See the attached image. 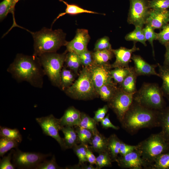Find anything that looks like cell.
<instances>
[{
  "instance_id": "cell-16",
  "label": "cell",
  "mask_w": 169,
  "mask_h": 169,
  "mask_svg": "<svg viewBox=\"0 0 169 169\" xmlns=\"http://www.w3.org/2000/svg\"><path fill=\"white\" fill-rule=\"evenodd\" d=\"M169 22L168 9L150 10L146 24L154 29H162Z\"/></svg>"
},
{
  "instance_id": "cell-50",
  "label": "cell",
  "mask_w": 169,
  "mask_h": 169,
  "mask_svg": "<svg viewBox=\"0 0 169 169\" xmlns=\"http://www.w3.org/2000/svg\"><path fill=\"white\" fill-rule=\"evenodd\" d=\"M92 151L89 147L87 152L86 159L87 161L90 163V164L93 165L96 164V157Z\"/></svg>"
},
{
  "instance_id": "cell-26",
  "label": "cell",
  "mask_w": 169,
  "mask_h": 169,
  "mask_svg": "<svg viewBox=\"0 0 169 169\" xmlns=\"http://www.w3.org/2000/svg\"><path fill=\"white\" fill-rule=\"evenodd\" d=\"M75 74L74 72L65 66L63 67L61 74L59 88L63 90L70 86L74 82Z\"/></svg>"
},
{
  "instance_id": "cell-51",
  "label": "cell",
  "mask_w": 169,
  "mask_h": 169,
  "mask_svg": "<svg viewBox=\"0 0 169 169\" xmlns=\"http://www.w3.org/2000/svg\"><path fill=\"white\" fill-rule=\"evenodd\" d=\"M69 168L77 169H96V167H94L92 165L90 164L89 165H87L85 163L80 166L77 164L72 166H69Z\"/></svg>"
},
{
  "instance_id": "cell-25",
  "label": "cell",
  "mask_w": 169,
  "mask_h": 169,
  "mask_svg": "<svg viewBox=\"0 0 169 169\" xmlns=\"http://www.w3.org/2000/svg\"><path fill=\"white\" fill-rule=\"evenodd\" d=\"M121 142L115 134L108 138L107 151L113 162L116 161L118 157Z\"/></svg>"
},
{
  "instance_id": "cell-12",
  "label": "cell",
  "mask_w": 169,
  "mask_h": 169,
  "mask_svg": "<svg viewBox=\"0 0 169 169\" xmlns=\"http://www.w3.org/2000/svg\"><path fill=\"white\" fill-rule=\"evenodd\" d=\"M89 68L96 91L105 84L113 82L110 73L111 64L109 63L102 64H94Z\"/></svg>"
},
{
  "instance_id": "cell-40",
  "label": "cell",
  "mask_w": 169,
  "mask_h": 169,
  "mask_svg": "<svg viewBox=\"0 0 169 169\" xmlns=\"http://www.w3.org/2000/svg\"><path fill=\"white\" fill-rule=\"evenodd\" d=\"M57 164L55 156L49 160L46 159L38 165L34 169H64Z\"/></svg>"
},
{
  "instance_id": "cell-38",
  "label": "cell",
  "mask_w": 169,
  "mask_h": 169,
  "mask_svg": "<svg viewBox=\"0 0 169 169\" xmlns=\"http://www.w3.org/2000/svg\"><path fill=\"white\" fill-rule=\"evenodd\" d=\"M89 147L88 145L80 143L79 145H76L72 148L74 153L79 159L78 165H81L87 161L86 154Z\"/></svg>"
},
{
  "instance_id": "cell-23",
  "label": "cell",
  "mask_w": 169,
  "mask_h": 169,
  "mask_svg": "<svg viewBox=\"0 0 169 169\" xmlns=\"http://www.w3.org/2000/svg\"><path fill=\"white\" fill-rule=\"evenodd\" d=\"M115 82L106 84L102 86L97 92L100 98L103 101L108 102L114 96L119 87Z\"/></svg>"
},
{
  "instance_id": "cell-8",
  "label": "cell",
  "mask_w": 169,
  "mask_h": 169,
  "mask_svg": "<svg viewBox=\"0 0 169 169\" xmlns=\"http://www.w3.org/2000/svg\"><path fill=\"white\" fill-rule=\"evenodd\" d=\"M51 156L50 154L23 151L18 148L13 150L12 162L15 167L19 169H34L39 163Z\"/></svg>"
},
{
  "instance_id": "cell-9",
  "label": "cell",
  "mask_w": 169,
  "mask_h": 169,
  "mask_svg": "<svg viewBox=\"0 0 169 169\" xmlns=\"http://www.w3.org/2000/svg\"><path fill=\"white\" fill-rule=\"evenodd\" d=\"M135 94L127 93L119 87L114 96L107 102L109 108L113 111L120 122L132 104Z\"/></svg>"
},
{
  "instance_id": "cell-7",
  "label": "cell",
  "mask_w": 169,
  "mask_h": 169,
  "mask_svg": "<svg viewBox=\"0 0 169 169\" xmlns=\"http://www.w3.org/2000/svg\"><path fill=\"white\" fill-rule=\"evenodd\" d=\"M66 53L59 54L56 52L46 53L39 56L40 61L46 75L52 84L59 88L61 74L64 66Z\"/></svg>"
},
{
  "instance_id": "cell-28",
  "label": "cell",
  "mask_w": 169,
  "mask_h": 169,
  "mask_svg": "<svg viewBox=\"0 0 169 169\" xmlns=\"http://www.w3.org/2000/svg\"><path fill=\"white\" fill-rule=\"evenodd\" d=\"M114 55L113 49L95 51L93 53L94 64H102L108 63Z\"/></svg>"
},
{
  "instance_id": "cell-24",
  "label": "cell",
  "mask_w": 169,
  "mask_h": 169,
  "mask_svg": "<svg viewBox=\"0 0 169 169\" xmlns=\"http://www.w3.org/2000/svg\"><path fill=\"white\" fill-rule=\"evenodd\" d=\"M161 132L166 141L169 143V107L164 108L159 111Z\"/></svg>"
},
{
  "instance_id": "cell-36",
  "label": "cell",
  "mask_w": 169,
  "mask_h": 169,
  "mask_svg": "<svg viewBox=\"0 0 169 169\" xmlns=\"http://www.w3.org/2000/svg\"><path fill=\"white\" fill-rule=\"evenodd\" d=\"M130 67L116 68L111 70L112 78L116 84H120L130 73Z\"/></svg>"
},
{
  "instance_id": "cell-43",
  "label": "cell",
  "mask_w": 169,
  "mask_h": 169,
  "mask_svg": "<svg viewBox=\"0 0 169 169\" xmlns=\"http://www.w3.org/2000/svg\"><path fill=\"white\" fill-rule=\"evenodd\" d=\"M105 49H113L110 42V39L106 36L99 39L95 43L94 48V51Z\"/></svg>"
},
{
  "instance_id": "cell-18",
  "label": "cell",
  "mask_w": 169,
  "mask_h": 169,
  "mask_svg": "<svg viewBox=\"0 0 169 169\" xmlns=\"http://www.w3.org/2000/svg\"><path fill=\"white\" fill-rule=\"evenodd\" d=\"M80 114L81 112L74 107H69L59 119L61 126H78L80 121Z\"/></svg>"
},
{
  "instance_id": "cell-32",
  "label": "cell",
  "mask_w": 169,
  "mask_h": 169,
  "mask_svg": "<svg viewBox=\"0 0 169 169\" xmlns=\"http://www.w3.org/2000/svg\"><path fill=\"white\" fill-rule=\"evenodd\" d=\"M97 123L93 118L84 112H81L80 121L78 126L89 130L94 134L98 131Z\"/></svg>"
},
{
  "instance_id": "cell-17",
  "label": "cell",
  "mask_w": 169,
  "mask_h": 169,
  "mask_svg": "<svg viewBox=\"0 0 169 169\" xmlns=\"http://www.w3.org/2000/svg\"><path fill=\"white\" fill-rule=\"evenodd\" d=\"M131 59L134 63V69L137 76L154 75L159 77V73L156 71V68L157 65L148 63L139 55L133 54L132 56Z\"/></svg>"
},
{
  "instance_id": "cell-11",
  "label": "cell",
  "mask_w": 169,
  "mask_h": 169,
  "mask_svg": "<svg viewBox=\"0 0 169 169\" xmlns=\"http://www.w3.org/2000/svg\"><path fill=\"white\" fill-rule=\"evenodd\" d=\"M130 7L127 22L130 24L143 28L149 12L148 2L145 0H129Z\"/></svg>"
},
{
  "instance_id": "cell-10",
  "label": "cell",
  "mask_w": 169,
  "mask_h": 169,
  "mask_svg": "<svg viewBox=\"0 0 169 169\" xmlns=\"http://www.w3.org/2000/svg\"><path fill=\"white\" fill-rule=\"evenodd\" d=\"M35 120L44 135L54 139L62 150L66 149L64 139L61 138L59 134L61 127L59 119L50 114L46 116L36 118Z\"/></svg>"
},
{
  "instance_id": "cell-53",
  "label": "cell",
  "mask_w": 169,
  "mask_h": 169,
  "mask_svg": "<svg viewBox=\"0 0 169 169\" xmlns=\"http://www.w3.org/2000/svg\"><path fill=\"white\" fill-rule=\"evenodd\" d=\"M20 0H14L13 3V5L12 7L11 11V13L13 14V26L15 27L17 26L18 25L16 24L15 20V18H14V9H15V5L16 3Z\"/></svg>"
},
{
  "instance_id": "cell-2",
  "label": "cell",
  "mask_w": 169,
  "mask_h": 169,
  "mask_svg": "<svg viewBox=\"0 0 169 169\" xmlns=\"http://www.w3.org/2000/svg\"><path fill=\"white\" fill-rule=\"evenodd\" d=\"M159 111L149 109L133 101L120 123L122 127L132 134L142 128L160 126Z\"/></svg>"
},
{
  "instance_id": "cell-31",
  "label": "cell",
  "mask_w": 169,
  "mask_h": 169,
  "mask_svg": "<svg viewBox=\"0 0 169 169\" xmlns=\"http://www.w3.org/2000/svg\"><path fill=\"white\" fill-rule=\"evenodd\" d=\"M0 136L15 141L20 143L22 137L19 130L17 128L11 129L6 127L0 126Z\"/></svg>"
},
{
  "instance_id": "cell-33",
  "label": "cell",
  "mask_w": 169,
  "mask_h": 169,
  "mask_svg": "<svg viewBox=\"0 0 169 169\" xmlns=\"http://www.w3.org/2000/svg\"><path fill=\"white\" fill-rule=\"evenodd\" d=\"M151 169H169V150L157 156L152 164Z\"/></svg>"
},
{
  "instance_id": "cell-19",
  "label": "cell",
  "mask_w": 169,
  "mask_h": 169,
  "mask_svg": "<svg viewBox=\"0 0 169 169\" xmlns=\"http://www.w3.org/2000/svg\"><path fill=\"white\" fill-rule=\"evenodd\" d=\"M108 138L98 131L93 134L90 149L99 154L107 151Z\"/></svg>"
},
{
  "instance_id": "cell-1",
  "label": "cell",
  "mask_w": 169,
  "mask_h": 169,
  "mask_svg": "<svg viewBox=\"0 0 169 169\" xmlns=\"http://www.w3.org/2000/svg\"><path fill=\"white\" fill-rule=\"evenodd\" d=\"M18 82L26 81L34 87L41 88L45 75L38 56L18 54L7 69Z\"/></svg>"
},
{
  "instance_id": "cell-48",
  "label": "cell",
  "mask_w": 169,
  "mask_h": 169,
  "mask_svg": "<svg viewBox=\"0 0 169 169\" xmlns=\"http://www.w3.org/2000/svg\"><path fill=\"white\" fill-rule=\"evenodd\" d=\"M137 145H131L126 144L121 141L119 154L123 156L137 149Z\"/></svg>"
},
{
  "instance_id": "cell-44",
  "label": "cell",
  "mask_w": 169,
  "mask_h": 169,
  "mask_svg": "<svg viewBox=\"0 0 169 169\" xmlns=\"http://www.w3.org/2000/svg\"><path fill=\"white\" fill-rule=\"evenodd\" d=\"M148 5L150 9H168L169 0H151L148 2Z\"/></svg>"
},
{
  "instance_id": "cell-49",
  "label": "cell",
  "mask_w": 169,
  "mask_h": 169,
  "mask_svg": "<svg viewBox=\"0 0 169 169\" xmlns=\"http://www.w3.org/2000/svg\"><path fill=\"white\" fill-rule=\"evenodd\" d=\"M103 128L105 129L112 128L115 130H118L120 128L113 125L109 119V114H108L100 122Z\"/></svg>"
},
{
  "instance_id": "cell-46",
  "label": "cell",
  "mask_w": 169,
  "mask_h": 169,
  "mask_svg": "<svg viewBox=\"0 0 169 169\" xmlns=\"http://www.w3.org/2000/svg\"><path fill=\"white\" fill-rule=\"evenodd\" d=\"M157 40L164 45L169 42V22L162 28L159 33H157Z\"/></svg>"
},
{
  "instance_id": "cell-22",
  "label": "cell",
  "mask_w": 169,
  "mask_h": 169,
  "mask_svg": "<svg viewBox=\"0 0 169 169\" xmlns=\"http://www.w3.org/2000/svg\"><path fill=\"white\" fill-rule=\"evenodd\" d=\"M59 0L62 2L66 5V8L64 12L59 13L55 19L52 23V25L57 20L65 14L75 15L83 13L100 14L99 13L96 12L84 9L77 5L74 4H69L63 0Z\"/></svg>"
},
{
  "instance_id": "cell-52",
  "label": "cell",
  "mask_w": 169,
  "mask_h": 169,
  "mask_svg": "<svg viewBox=\"0 0 169 169\" xmlns=\"http://www.w3.org/2000/svg\"><path fill=\"white\" fill-rule=\"evenodd\" d=\"M166 51L165 55L164 65L169 67V42L164 45Z\"/></svg>"
},
{
  "instance_id": "cell-4",
  "label": "cell",
  "mask_w": 169,
  "mask_h": 169,
  "mask_svg": "<svg viewBox=\"0 0 169 169\" xmlns=\"http://www.w3.org/2000/svg\"><path fill=\"white\" fill-rule=\"evenodd\" d=\"M64 91L69 97L77 100H91L98 95L88 67H83L77 80Z\"/></svg>"
},
{
  "instance_id": "cell-47",
  "label": "cell",
  "mask_w": 169,
  "mask_h": 169,
  "mask_svg": "<svg viewBox=\"0 0 169 169\" xmlns=\"http://www.w3.org/2000/svg\"><path fill=\"white\" fill-rule=\"evenodd\" d=\"M108 109V105H105L102 107L99 108L95 112V116L93 118L97 123L100 122L105 117Z\"/></svg>"
},
{
  "instance_id": "cell-13",
  "label": "cell",
  "mask_w": 169,
  "mask_h": 169,
  "mask_svg": "<svg viewBox=\"0 0 169 169\" xmlns=\"http://www.w3.org/2000/svg\"><path fill=\"white\" fill-rule=\"evenodd\" d=\"M116 162L122 168L150 169L148 165L142 158L138 149L125 155L118 156Z\"/></svg>"
},
{
  "instance_id": "cell-34",
  "label": "cell",
  "mask_w": 169,
  "mask_h": 169,
  "mask_svg": "<svg viewBox=\"0 0 169 169\" xmlns=\"http://www.w3.org/2000/svg\"><path fill=\"white\" fill-rule=\"evenodd\" d=\"M75 130L79 143L84 144H90L93 133L90 130L77 126Z\"/></svg>"
},
{
  "instance_id": "cell-5",
  "label": "cell",
  "mask_w": 169,
  "mask_h": 169,
  "mask_svg": "<svg viewBox=\"0 0 169 169\" xmlns=\"http://www.w3.org/2000/svg\"><path fill=\"white\" fill-rule=\"evenodd\" d=\"M137 145L142 158L148 165L150 169L157 156L169 150V143L161 132L151 135Z\"/></svg>"
},
{
  "instance_id": "cell-30",
  "label": "cell",
  "mask_w": 169,
  "mask_h": 169,
  "mask_svg": "<svg viewBox=\"0 0 169 169\" xmlns=\"http://www.w3.org/2000/svg\"><path fill=\"white\" fill-rule=\"evenodd\" d=\"M135 29L132 32L127 34L125 37L128 41L138 42L146 46V39L143 30V28L139 26L135 27Z\"/></svg>"
},
{
  "instance_id": "cell-37",
  "label": "cell",
  "mask_w": 169,
  "mask_h": 169,
  "mask_svg": "<svg viewBox=\"0 0 169 169\" xmlns=\"http://www.w3.org/2000/svg\"><path fill=\"white\" fill-rule=\"evenodd\" d=\"M113 162L108 151L99 154L96 158V169H100L104 167H111Z\"/></svg>"
},
{
  "instance_id": "cell-27",
  "label": "cell",
  "mask_w": 169,
  "mask_h": 169,
  "mask_svg": "<svg viewBox=\"0 0 169 169\" xmlns=\"http://www.w3.org/2000/svg\"><path fill=\"white\" fill-rule=\"evenodd\" d=\"M65 66L74 72L76 74H78V71L81 64L79 55L72 52L66 53L65 61Z\"/></svg>"
},
{
  "instance_id": "cell-21",
  "label": "cell",
  "mask_w": 169,
  "mask_h": 169,
  "mask_svg": "<svg viewBox=\"0 0 169 169\" xmlns=\"http://www.w3.org/2000/svg\"><path fill=\"white\" fill-rule=\"evenodd\" d=\"M60 131L64 135V139L66 149L72 148L79 143L77 133L73 127L61 126Z\"/></svg>"
},
{
  "instance_id": "cell-35",
  "label": "cell",
  "mask_w": 169,
  "mask_h": 169,
  "mask_svg": "<svg viewBox=\"0 0 169 169\" xmlns=\"http://www.w3.org/2000/svg\"><path fill=\"white\" fill-rule=\"evenodd\" d=\"M19 143L6 138L1 137L0 139V156L3 157L11 149L18 148Z\"/></svg>"
},
{
  "instance_id": "cell-45",
  "label": "cell",
  "mask_w": 169,
  "mask_h": 169,
  "mask_svg": "<svg viewBox=\"0 0 169 169\" xmlns=\"http://www.w3.org/2000/svg\"><path fill=\"white\" fill-rule=\"evenodd\" d=\"M13 150H12L8 154L3 156L0 161V169H15L16 167L11 162Z\"/></svg>"
},
{
  "instance_id": "cell-20",
  "label": "cell",
  "mask_w": 169,
  "mask_h": 169,
  "mask_svg": "<svg viewBox=\"0 0 169 169\" xmlns=\"http://www.w3.org/2000/svg\"><path fill=\"white\" fill-rule=\"evenodd\" d=\"M137 77L133 67H130L129 73L120 84V88L129 93H135L137 91L136 87Z\"/></svg>"
},
{
  "instance_id": "cell-41",
  "label": "cell",
  "mask_w": 169,
  "mask_h": 169,
  "mask_svg": "<svg viewBox=\"0 0 169 169\" xmlns=\"http://www.w3.org/2000/svg\"><path fill=\"white\" fill-rule=\"evenodd\" d=\"M93 53L87 49L79 55L81 64L84 67H89L94 64Z\"/></svg>"
},
{
  "instance_id": "cell-15",
  "label": "cell",
  "mask_w": 169,
  "mask_h": 169,
  "mask_svg": "<svg viewBox=\"0 0 169 169\" xmlns=\"http://www.w3.org/2000/svg\"><path fill=\"white\" fill-rule=\"evenodd\" d=\"M139 50V49L136 46L135 42L131 49L120 47L117 49H113L116 59L114 62L111 64V68L129 67V64L131 59L133 53Z\"/></svg>"
},
{
  "instance_id": "cell-6",
  "label": "cell",
  "mask_w": 169,
  "mask_h": 169,
  "mask_svg": "<svg viewBox=\"0 0 169 169\" xmlns=\"http://www.w3.org/2000/svg\"><path fill=\"white\" fill-rule=\"evenodd\" d=\"M163 95L157 84L144 83L134 94L133 101L149 109L159 111L165 108Z\"/></svg>"
},
{
  "instance_id": "cell-29",
  "label": "cell",
  "mask_w": 169,
  "mask_h": 169,
  "mask_svg": "<svg viewBox=\"0 0 169 169\" xmlns=\"http://www.w3.org/2000/svg\"><path fill=\"white\" fill-rule=\"evenodd\" d=\"M159 77L162 80V89L169 101V67L158 64Z\"/></svg>"
},
{
  "instance_id": "cell-14",
  "label": "cell",
  "mask_w": 169,
  "mask_h": 169,
  "mask_svg": "<svg viewBox=\"0 0 169 169\" xmlns=\"http://www.w3.org/2000/svg\"><path fill=\"white\" fill-rule=\"evenodd\" d=\"M90 38L88 30L77 29L75 35L71 41L68 42L65 52H72L80 54L88 49L87 47Z\"/></svg>"
},
{
  "instance_id": "cell-42",
  "label": "cell",
  "mask_w": 169,
  "mask_h": 169,
  "mask_svg": "<svg viewBox=\"0 0 169 169\" xmlns=\"http://www.w3.org/2000/svg\"><path fill=\"white\" fill-rule=\"evenodd\" d=\"M14 0H3L0 3V19L1 21L11 13Z\"/></svg>"
},
{
  "instance_id": "cell-3",
  "label": "cell",
  "mask_w": 169,
  "mask_h": 169,
  "mask_svg": "<svg viewBox=\"0 0 169 169\" xmlns=\"http://www.w3.org/2000/svg\"><path fill=\"white\" fill-rule=\"evenodd\" d=\"M30 32L34 40L33 54L37 56L44 53L56 52L68 42L65 40L66 33L61 29L53 30L44 28L38 31Z\"/></svg>"
},
{
  "instance_id": "cell-39",
  "label": "cell",
  "mask_w": 169,
  "mask_h": 169,
  "mask_svg": "<svg viewBox=\"0 0 169 169\" xmlns=\"http://www.w3.org/2000/svg\"><path fill=\"white\" fill-rule=\"evenodd\" d=\"M143 29L146 40L149 42L152 47L153 55L154 57L153 41L157 40V33L155 32L154 28L146 24V27Z\"/></svg>"
}]
</instances>
